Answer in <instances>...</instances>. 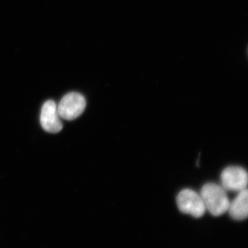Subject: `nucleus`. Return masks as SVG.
<instances>
[{
  "label": "nucleus",
  "mask_w": 248,
  "mask_h": 248,
  "mask_svg": "<svg viewBox=\"0 0 248 248\" xmlns=\"http://www.w3.org/2000/svg\"><path fill=\"white\" fill-rule=\"evenodd\" d=\"M200 195L206 211L213 216H221L228 213L231 200L227 191L221 185L214 183L205 184L201 190Z\"/></svg>",
  "instance_id": "obj_1"
},
{
  "label": "nucleus",
  "mask_w": 248,
  "mask_h": 248,
  "mask_svg": "<svg viewBox=\"0 0 248 248\" xmlns=\"http://www.w3.org/2000/svg\"><path fill=\"white\" fill-rule=\"evenodd\" d=\"M178 208L182 213L191 215L195 218H201L206 212L200 194L191 189H184L177 197Z\"/></svg>",
  "instance_id": "obj_2"
},
{
  "label": "nucleus",
  "mask_w": 248,
  "mask_h": 248,
  "mask_svg": "<svg viewBox=\"0 0 248 248\" xmlns=\"http://www.w3.org/2000/svg\"><path fill=\"white\" fill-rule=\"evenodd\" d=\"M86 107V99L82 94L70 93L62 98L58 106L59 115L66 120H74L83 113Z\"/></svg>",
  "instance_id": "obj_3"
},
{
  "label": "nucleus",
  "mask_w": 248,
  "mask_h": 248,
  "mask_svg": "<svg viewBox=\"0 0 248 248\" xmlns=\"http://www.w3.org/2000/svg\"><path fill=\"white\" fill-rule=\"evenodd\" d=\"M221 186L227 192H236L248 187V172L240 166H230L221 174Z\"/></svg>",
  "instance_id": "obj_4"
},
{
  "label": "nucleus",
  "mask_w": 248,
  "mask_h": 248,
  "mask_svg": "<svg viewBox=\"0 0 248 248\" xmlns=\"http://www.w3.org/2000/svg\"><path fill=\"white\" fill-rule=\"evenodd\" d=\"M58 105L53 100L45 103L41 111L40 122L42 128L48 133H57L61 131L63 125L60 118Z\"/></svg>",
  "instance_id": "obj_5"
},
{
  "label": "nucleus",
  "mask_w": 248,
  "mask_h": 248,
  "mask_svg": "<svg viewBox=\"0 0 248 248\" xmlns=\"http://www.w3.org/2000/svg\"><path fill=\"white\" fill-rule=\"evenodd\" d=\"M228 213L236 221L248 218V187L238 192L234 200L231 201Z\"/></svg>",
  "instance_id": "obj_6"
}]
</instances>
